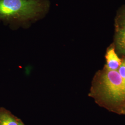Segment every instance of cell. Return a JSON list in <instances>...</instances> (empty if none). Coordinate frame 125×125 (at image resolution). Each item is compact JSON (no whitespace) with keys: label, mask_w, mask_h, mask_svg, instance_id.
Returning a JSON list of instances; mask_svg holds the SVG:
<instances>
[{"label":"cell","mask_w":125,"mask_h":125,"mask_svg":"<svg viewBox=\"0 0 125 125\" xmlns=\"http://www.w3.org/2000/svg\"><path fill=\"white\" fill-rule=\"evenodd\" d=\"M114 112L125 113V83L117 71L106 69L100 75L91 93Z\"/></svg>","instance_id":"6da1fadb"},{"label":"cell","mask_w":125,"mask_h":125,"mask_svg":"<svg viewBox=\"0 0 125 125\" xmlns=\"http://www.w3.org/2000/svg\"><path fill=\"white\" fill-rule=\"evenodd\" d=\"M38 0H0V19L32 18L42 11Z\"/></svg>","instance_id":"7a4b0ae2"},{"label":"cell","mask_w":125,"mask_h":125,"mask_svg":"<svg viewBox=\"0 0 125 125\" xmlns=\"http://www.w3.org/2000/svg\"><path fill=\"white\" fill-rule=\"evenodd\" d=\"M106 58V69L108 71H117L122 61L116 54L114 49L111 48L108 50Z\"/></svg>","instance_id":"3957f363"},{"label":"cell","mask_w":125,"mask_h":125,"mask_svg":"<svg viewBox=\"0 0 125 125\" xmlns=\"http://www.w3.org/2000/svg\"><path fill=\"white\" fill-rule=\"evenodd\" d=\"M20 121L7 110L0 108V125H19Z\"/></svg>","instance_id":"277c9868"},{"label":"cell","mask_w":125,"mask_h":125,"mask_svg":"<svg viewBox=\"0 0 125 125\" xmlns=\"http://www.w3.org/2000/svg\"><path fill=\"white\" fill-rule=\"evenodd\" d=\"M116 44L117 49L121 53L125 55V25H122L117 33Z\"/></svg>","instance_id":"5b68a950"},{"label":"cell","mask_w":125,"mask_h":125,"mask_svg":"<svg viewBox=\"0 0 125 125\" xmlns=\"http://www.w3.org/2000/svg\"><path fill=\"white\" fill-rule=\"evenodd\" d=\"M117 72L125 83V59L121 62Z\"/></svg>","instance_id":"8992f818"},{"label":"cell","mask_w":125,"mask_h":125,"mask_svg":"<svg viewBox=\"0 0 125 125\" xmlns=\"http://www.w3.org/2000/svg\"><path fill=\"white\" fill-rule=\"evenodd\" d=\"M125 25V16L123 20V25Z\"/></svg>","instance_id":"52a82bcc"},{"label":"cell","mask_w":125,"mask_h":125,"mask_svg":"<svg viewBox=\"0 0 125 125\" xmlns=\"http://www.w3.org/2000/svg\"><path fill=\"white\" fill-rule=\"evenodd\" d=\"M19 125H25L24 124H23V123L21 121H20V122H19Z\"/></svg>","instance_id":"ba28073f"}]
</instances>
